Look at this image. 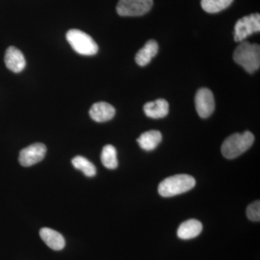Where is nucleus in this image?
Returning a JSON list of instances; mask_svg holds the SVG:
<instances>
[{"mask_svg":"<svg viewBox=\"0 0 260 260\" xmlns=\"http://www.w3.org/2000/svg\"><path fill=\"white\" fill-rule=\"evenodd\" d=\"M234 59L247 73L253 74L260 67V47L258 44L242 42L234 53Z\"/></svg>","mask_w":260,"mask_h":260,"instance_id":"1","label":"nucleus"},{"mask_svg":"<svg viewBox=\"0 0 260 260\" xmlns=\"http://www.w3.org/2000/svg\"><path fill=\"white\" fill-rule=\"evenodd\" d=\"M254 141V136L250 132L242 134L235 133L227 138L221 146V153L227 159L237 158L251 148Z\"/></svg>","mask_w":260,"mask_h":260,"instance_id":"2","label":"nucleus"},{"mask_svg":"<svg viewBox=\"0 0 260 260\" xmlns=\"http://www.w3.org/2000/svg\"><path fill=\"white\" fill-rule=\"evenodd\" d=\"M195 184L194 178L191 176L177 174L162 181L158 186V193L164 198H170L190 190Z\"/></svg>","mask_w":260,"mask_h":260,"instance_id":"3","label":"nucleus"},{"mask_svg":"<svg viewBox=\"0 0 260 260\" xmlns=\"http://www.w3.org/2000/svg\"><path fill=\"white\" fill-rule=\"evenodd\" d=\"M67 40L77 53L84 56H93L99 51L96 43L86 32L71 29L66 34Z\"/></svg>","mask_w":260,"mask_h":260,"instance_id":"4","label":"nucleus"},{"mask_svg":"<svg viewBox=\"0 0 260 260\" xmlns=\"http://www.w3.org/2000/svg\"><path fill=\"white\" fill-rule=\"evenodd\" d=\"M153 5V0H119L116 12L120 16H141L148 13Z\"/></svg>","mask_w":260,"mask_h":260,"instance_id":"5","label":"nucleus"},{"mask_svg":"<svg viewBox=\"0 0 260 260\" xmlns=\"http://www.w3.org/2000/svg\"><path fill=\"white\" fill-rule=\"evenodd\" d=\"M260 30V15L258 13L239 19L234 27L236 42H244V39Z\"/></svg>","mask_w":260,"mask_h":260,"instance_id":"6","label":"nucleus"},{"mask_svg":"<svg viewBox=\"0 0 260 260\" xmlns=\"http://www.w3.org/2000/svg\"><path fill=\"white\" fill-rule=\"evenodd\" d=\"M215 99L211 90L201 88L195 95V107L198 115L203 119L209 117L215 110Z\"/></svg>","mask_w":260,"mask_h":260,"instance_id":"7","label":"nucleus"},{"mask_svg":"<svg viewBox=\"0 0 260 260\" xmlns=\"http://www.w3.org/2000/svg\"><path fill=\"white\" fill-rule=\"evenodd\" d=\"M47 153V147L42 143H34L23 149L19 155V162L25 167L42 161Z\"/></svg>","mask_w":260,"mask_h":260,"instance_id":"8","label":"nucleus"},{"mask_svg":"<svg viewBox=\"0 0 260 260\" xmlns=\"http://www.w3.org/2000/svg\"><path fill=\"white\" fill-rule=\"evenodd\" d=\"M5 62L7 68L15 73L23 71L26 65L23 53L15 47H10L7 49L5 55Z\"/></svg>","mask_w":260,"mask_h":260,"instance_id":"9","label":"nucleus"},{"mask_svg":"<svg viewBox=\"0 0 260 260\" xmlns=\"http://www.w3.org/2000/svg\"><path fill=\"white\" fill-rule=\"evenodd\" d=\"M115 109L107 102H98L94 104L89 111V114L96 122H105L112 119L115 115Z\"/></svg>","mask_w":260,"mask_h":260,"instance_id":"10","label":"nucleus"},{"mask_svg":"<svg viewBox=\"0 0 260 260\" xmlns=\"http://www.w3.org/2000/svg\"><path fill=\"white\" fill-rule=\"evenodd\" d=\"M203 231V224L196 219L186 220L179 225L177 236L179 239L188 240L199 236Z\"/></svg>","mask_w":260,"mask_h":260,"instance_id":"11","label":"nucleus"},{"mask_svg":"<svg viewBox=\"0 0 260 260\" xmlns=\"http://www.w3.org/2000/svg\"><path fill=\"white\" fill-rule=\"evenodd\" d=\"M145 115L152 119H160L165 117L169 114V103L165 99H160L148 102L144 106Z\"/></svg>","mask_w":260,"mask_h":260,"instance_id":"12","label":"nucleus"},{"mask_svg":"<svg viewBox=\"0 0 260 260\" xmlns=\"http://www.w3.org/2000/svg\"><path fill=\"white\" fill-rule=\"evenodd\" d=\"M40 237L46 244L54 250H61L64 247V237L59 232L53 229L43 228L40 231Z\"/></svg>","mask_w":260,"mask_h":260,"instance_id":"13","label":"nucleus"},{"mask_svg":"<svg viewBox=\"0 0 260 260\" xmlns=\"http://www.w3.org/2000/svg\"><path fill=\"white\" fill-rule=\"evenodd\" d=\"M158 44L155 40L148 41L137 53L135 56V61L137 64L141 67L148 64L152 59L158 54Z\"/></svg>","mask_w":260,"mask_h":260,"instance_id":"14","label":"nucleus"},{"mask_svg":"<svg viewBox=\"0 0 260 260\" xmlns=\"http://www.w3.org/2000/svg\"><path fill=\"white\" fill-rule=\"evenodd\" d=\"M161 140L162 135L160 132L157 130H150L140 135L137 141L140 148L147 151H150L156 148Z\"/></svg>","mask_w":260,"mask_h":260,"instance_id":"15","label":"nucleus"},{"mask_svg":"<svg viewBox=\"0 0 260 260\" xmlns=\"http://www.w3.org/2000/svg\"><path fill=\"white\" fill-rule=\"evenodd\" d=\"M103 165L109 169H114L118 167L117 153L112 145L104 147L101 155Z\"/></svg>","mask_w":260,"mask_h":260,"instance_id":"16","label":"nucleus"},{"mask_svg":"<svg viewBox=\"0 0 260 260\" xmlns=\"http://www.w3.org/2000/svg\"><path fill=\"white\" fill-rule=\"evenodd\" d=\"M72 164L75 169L81 171L86 177H93L96 174L95 166L85 157L78 155L72 160Z\"/></svg>","mask_w":260,"mask_h":260,"instance_id":"17","label":"nucleus"},{"mask_svg":"<svg viewBox=\"0 0 260 260\" xmlns=\"http://www.w3.org/2000/svg\"><path fill=\"white\" fill-rule=\"evenodd\" d=\"M234 0H201L203 9L207 13H216L226 9Z\"/></svg>","mask_w":260,"mask_h":260,"instance_id":"18","label":"nucleus"},{"mask_svg":"<svg viewBox=\"0 0 260 260\" xmlns=\"http://www.w3.org/2000/svg\"><path fill=\"white\" fill-rule=\"evenodd\" d=\"M246 215L251 221L259 222L260 220L259 200L251 203L246 209Z\"/></svg>","mask_w":260,"mask_h":260,"instance_id":"19","label":"nucleus"}]
</instances>
